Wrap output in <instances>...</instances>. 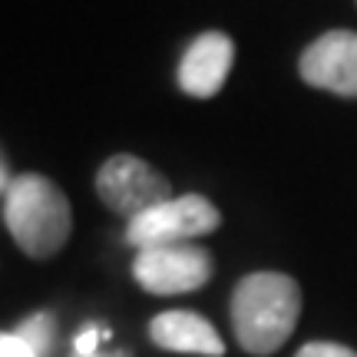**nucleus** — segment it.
Listing matches in <instances>:
<instances>
[{
	"instance_id": "nucleus-9",
	"label": "nucleus",
	"mask_w": 357,
	"mask_h": 357,
	"mask_svg": "<svg viewBox=\"0 0 357 357\" xmlns=\"http://www.w3.org/2000/svg\"><path fill=\"white\" fill-rule=\"evenodd\" d=\"M13 334L37 357H50L53 341H56V321H53V314H47V311H37V314H30L26 321H20Z\"/></svg>"
},
{
	"instance_id": "nucleus-8",
	"label": "nucleus",
	"mask_w": 357,
	"mask_h": 357,
	"mask_svg": "<svg viewBox=\"0 0 357 357\" xmlns=\"http://www.w3.org/2000/svg\"><path fill=\"white\" fill-rule=\"evenodd\" d=\"M149 337L162 351H178V354H202V357H222L225 344L212 321L195 314V311H162L149 324Z\"/></svg>"
},
{
	"instance_id": "nucleus-3",
	"label": "nucleus",
	"mask_w": 357,
	"mask_h": 357,
	"mask_svg": "<svg viewBox=\"0 0 357 357\" xmlns=\"http://www.w3.org/2000/svg\"><path fill=\"white\" fill-rule=\"evenodd\" d=\"M218 208L205 195H172L169 202L155 205L136 215L126 225V242L136 248H159V245H189V238H202L218 229Z\"/></svg>"
},
{
	"instance_id": "nucleus-5",
	"label": "nucleus",
	"mask_w": 357,
	"mask_h": 357,
	"mask_svg": "<svg viewBox=\"0 0 357 357\" xmlns=\"http://www.w3.org/2000/svg\"><path fill=\"white\" fill-rule=\"evenodd\" d=\"M132 275L149 294H185L212 278V255L199 245H159L142 248Z\"/></svg>"
},
{
	"instance_id": "nucleus-1",
	"label": "nucleus",
	"mask_w": 357,
	"mask_h": 357,
	"mask_svg": "<svg viewBox=\"0 0 357 357\" xmlns=\"http://www.w3.org/2000/svg\"><path fill=\"white\" fill-rule=\"evenodd\" d=\"M301 314V288L281 271H255L231 294V328L248 354H275Z\"/></svg>"
},
{
	"instance_id": "nucleus-13",
	"label": "nucleus",
	"mask_w": 357,
	"mask_h": 357,
	"mask_svg": "<svg viewBox=\"0 0 357 357\" xmlns=\"http://www.w3.org/2000/svg\"><path fill=\"white\" fill-rule=\"evenodd\" d=\"M13 178L7 176V162H3V155H0V192H7V185H10Z\"/></svg>"
},
{
	"instance_id": "nucleus-4",
	"label": "nucleus",
	"mask_w": 357,
	"mask_h": 357,
	"mask_svg": "<svg viewBox=\"0 0 357 357\" xmlns=\"http://www.w3.org/2000/svg\"><path fill=\"white\" fill-rule=\"evenodd\" d=\"M96 195L113 212H119V215H126L132 222L142 212L169 202L172 189H169V178L162 172H155L149 162H142L139 155L119 153L109 155L96 172Z\"/></svg>"
},
{
	"instance_id": "nucleus-2",
	"label": "nucleus",
	"mask_w": 357,
	"mask_h": 357,
	"mask_svg": "<svg viewBox=\"0 0 357 357\" xmlns=\"http://www.w3.org/2000/svg\"><path fill=\"white\" fill-rule=\"evenodd\" d=\"M3 222L30 258H50L70 238L73 212L66 195L43 176H17L3 192Z\"/></svg>"
},
{
	"instance_id": "nucleus-7",
	"label": "nucleus",
	"mask_w": 357,
	"mask_h": 357,
	"mask_svg": "<svg viewBox=\"0 0 357 357\" xmlns=\"http://www.w3.org/2000/svg\"><path fill=\"white\" fill-rule=\"evenodd\" d=\"M235 63V43L231 37L208 30L202 37L192 40V47L182 53V63H178V86L185 89L189 96H215L218 89L225 86L229 70Z\"/></svg>"
},
{
	"instance_id": "nucleus-11",
	"label": "nucleus",
	"mask_w": 357,
	"mask_h": 357,
	"mask_svg": "<svg viewBox=\"0 0 357 357\" xmlns=\"http://www.w3.org/2000/svg\"><path fill=\"white\" fill-rule=\"evenodd\" d=\"M294 357H357V351H351L344 344H331V341H311Z\"/></svg>"
},
{
	"instance_id": "nucleus-12",
	"label": "nucleus",
	"mask_w": 357,
	"mask_h": 357,
	"mask_svg": "<svg viewBox=\"0 0 357 357\" xmlns=\"http://www.w3.org/2000/svg\"><path fill=\"white\" fill-rule=\"evenodd\" d=\"M0 357H37V354H33V351H30V347H26L13 331L10 334L0 331Z\"/></svg>"
},
{
	"instance_id": "nucleus-14",
	"label": "nucleus",
	"mask_w": 357,
	"mask_h": 357,
	"mask_svg": "<svg viewBox=\"0 0 357 357\" xmlns=\"http://www.w3.org/2000/svg\"><path fill=\"white\" fill-rule=\"evenodd\" d=\"M93 357H102V354H93ZM116 357H126V354H116Z\"/></svg>"
},
{
	"instance_id": "nucleus-6",
	"label": "nucleus",
	"mask_w": 357,
	"mask_h": 357,
	"mask_svg": "<svg viewBox=\"0 0 357 357\" xmlns=\"http://www.w3.org/2000/svg\"><path fill=\"white\" fill-rule=\"evenodd\" d=\"M301 79L337 96H357V33L331 30L301 53Z\"/></svg>"
},
{
	"instance_id": "nucleus-10",
	"label": "nucleus",
	"mask_w": 357,
	"mask_h": 357,
	"mask_svg": "<svg viewBox=\"0 0 357 357\" xmlns=\"http://www.w3.org/2000/svg\"><path fill=\"white\" fill-rule=\"evenodd\" d=\"M109 337V331L106 328H96V324H89V328H83V331L77 334V341H73V347H77V357H93L100 354V344Z\"/></svg>"
}]
</instances>
